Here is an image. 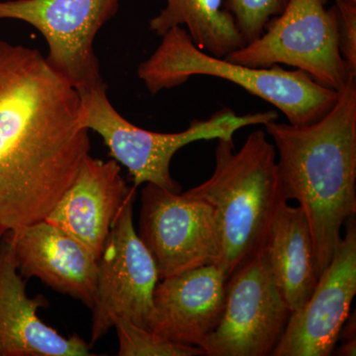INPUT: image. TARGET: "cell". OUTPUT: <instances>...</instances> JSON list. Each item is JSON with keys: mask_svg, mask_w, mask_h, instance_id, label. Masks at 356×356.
Segmentation results:
<instances>
[{"mask_svg": "<svg viewBox=\"0 0 356 356\" xmlns=\"http://www.w3.org/2000/svg\"><path fill=\"white\" fill-rule=\"evenodd\" d=\"M76 88L35 49L0 41V229L46 219L90 151Z\"/></svg>", "mask_w": 356, "mask_h": 356, "instance_id": "1", "label": "cell"}, {"mask_svg": "<svg viewBox=\"0 0 356 356\" xmlns=\"http://www.w3.org/2000/svg\"><path fill=\"white\" fill-rule=\"evenodd\" d=\"M277 156L287 200H297L310 227L318 276L329 266L341 228L356 214V79L320 120L264 124Z\"/></svg>", "mask_w": 356, "mask_h": 356, "instance_id": "2", "label": "cell"}, {"mask_svg": "<svg viewBox=\"0 0 356 356\" xmlns=\"http://www.w3.org/2000/svg\"><path fill=\"white\" fill-rule=\"evenodd\" d=\"M186 192L214 211L221 245L217 266L228 280L264 250L274 218L288 202L275 147L264 130L250 133L238 151L234 139L218 140L214 172Z\"/></svg>", "mask_w": 356, "mask_h": 356, "instance_id": "3", "label": "cell"}, {"mask_svg": "<svg viewBox=\"0 0 356 356\" xmlns=\"http://www.w3.org/2000/svg\"><path fill=\"white\" fill-rule=\"evenodd\" d=\"M161 37V43L137 72L153 95L181 86L191 76L219 77L270 103L295 126L320 120L339 97L337 91L316 83L300 70L252 67L211 56L199 49L182 27L172 28Z\"/></svg>", "mask_w": 356, "mask_h": 356, "instance_id": "4", "label": "cell"}, {"mask_svg": "<svg viewBox=\"0 0 356 356\" xmlns=\"http://www.w3.org/2000/svg\"><path fill=\"white\" fill-rule=\"evenodd\" d=\"M79 121L102 136L110 156L127 168L133 186L152 184L172 192L181 191L170 173L173 156L197 140H232L241 129L277 120L275 111L238 115L222 108L206 120H192L186 130L156 133L134 125L109 102L106 86L79 92Z\"/></svg>", "mask_w": 356, "mask_h": 356, "instance_id": "5", "label": "cell"}, {"mask_svg": "<svg viewBox=\"0 0 356 356\" xmlns=\"http://www.w3.org/2000/svg\"><path fill=\"white\" fill-rule=\"evenodd\" d=\"M325 4V0H289L261 37L225 58L252 67L290 65L339 92L356 74L339 51L336 9Z\"/></svg>", "mask_w": 356, "mask_h": 356, "instance_id": "6", "label": "cell"}, {"mask_svg": "<svg viewBox=\"0 0 356 356\" xmlns=\"http://www.w3.org/2000/svg\"><path fill=\"white\" fill-rule=\"evenodd\" d=\"M136 191L133 186L115 218L97 259L90 346L114 327L119 318L149 329L159 276L153 255L134 226Z\"/></svg>", "mask_w": 356, "mask_h": 356, "instance_id": "7", "label": "cell"}, {"mask_svg": "<svg viewBox=\"0 0 356 356\" xmlns=\"http://www.w3.org/2000/svg\"><path fill=\"white\" fill-rule=\"evenodd\" d=\"M120 0H6L0 19L23 21L48 44L46 60L77 92L106 86L93 42L117 13Z\"/></svg>", "mask_w": 356, "mask_h": 356, "instance_id": "8", "label": "cell"}, {"mask_svg": "<svg viewBox=\"0 0 356 356\" xmlns=\"http://www.w3.org/2000/svg\"><path fill=\"white\" fill-rule=\"evenodd\" d=\"M290 315L262 250L227 281L221 321L199 348L206 356L271 355Z\"/></svg>", "mask_w": 356, "mask_h": 356, "instance_id": "9", "label": "cell"}, {"mask_svg": "<svg viewBox=\"0 0 356 356\" xmlns=\"http://www.w3.org/2000/svg\"><path fill=\"white\" fill-rule=\"evenodd\" d=\"M140 199L138 235L153 255L159 280L218 264L221 245L211 206L152 184L145 185Z\"/></svg>", "mask_w": 356, "mask_h": 356, "instance_id": "10", "label": "cell"}, {"mask_svg": "<svg viewBox=\"0 0 356 356\" xmlns=\"http://www.w3.org/2000/svg\"><path fill=\"white\" fill-rule=\"evenodd\" d=\"M346 226V235L313 294L299 311L291 313L271 355L329 356L334 353L356 294L355 216Z\"/></svg>", "mask_w": 356, "mask_h": 356, "instance_id": "11", "label": "cell"}, {"mask_svg": "<svg viewBox=\"0 0 356 356\" xmlns=\"http://www.w3.org/2000/svg\"><path fill=\"white\" fill-rule=\"evenodd\" d=\"M227 281L217 264L159 280L154 288L149 330L175 343L200 346L221 321Z\"/></svg>", "mask_w": 356, "mask_h": 356, "instance_id": "12", "label": "cell"}, {"mask_svg": "<svg viewBox=\"0 0 356 356\" xmlns=\"http://www.w3.org/2000/svg\"><path fill=\"white\" fill-rule=\"evenodd\" d=\"M132 188L115 159L105 161L88 154L44 220L76 238L98 259Z\"/></svg>", "mask_w": 356, "mask_h": 356, "instance_id": "13", "label": "cell"}, {"mask_svg": "<svg viewBox=\"0 0 356 356\" xmlns=\"http://www.w3.org/2000/svg\"><path fill=\"white\" fill-rule=\"evenodd\" d=\"M4 238L23 278H38L92 308L97 259L76 238L46 220L7 232Z\"/></svg>", "mask_w": 356, "mask_h": 356, "instance_id": "14", "label": "cell"}, {"mask_svg": "<svg viewBox=\"0 0 356 356\" xmlns=\"http://www.w3.org/2000/svg\"><path fill=\"white\" fill-rule=\"evenodd\" d=\"M44 296L30 298L13 248L2 238L0 248V356H88L90 343L65 337L39 318Z\"/></svg>", "mask_w": 356, "mask_h": 356, "instance_id": "15", "label": "cell"}, {"mask_svg": "<svg viewBox=\"0 0 356 356\" xmlns=\"http://www.w3.org/2000/svg\"><path fill=\"white\" fill-rule=\"evenodd\" d=\"M264 250L290 311H299L320 278L310 227L300 206L294 207L288 202L281 205Z\"/></svg>", "mask_w": 356, "mask_h": 356, "instance_id": "16", "label": "cell"}, {"mask_svg": "<svg viewBox=\"0 0 356 356\" xmlns=\"http://www.w3.org/2000/svg\"><path fill=\"white\" fill-rule=\"evenodd\" d=\"M224 0H166V6L149 21L158 36L186 26L196 46L216 58H226L245 43L233 15L222 8Z\"/></svg>", "mask_w": 356, "mask_h": 356, "instance_id": "17", "label": "cell"}, {"mask_svg": "<svg viewBox=\"0 0 356 356\" xmlns=\"http://www.w3.org/2000/svg\"><path fill=\"white\" fill-rule=\"evenodd\" d=\"M114 329L118 337L120 356H199L205 355L199 346L175 343L129 321L119 318Z\"/></svg>", "mask_w": 356, "mask_h": 356, "instance_id": "18", "label": "cell"}, {"mask_svg": "<svg viewBox=\"0 0 356 356\" xmlns=\"http://www.w3.org/2000/svg\"><path fill=\"white\" fill-rule=\"evenodd\" d=\"M289 0H226L225 8L233 15L245 43H252L280 15Z\"/></svg>", "mask_w": 356, "mask_h": 356, "instance_id": "19", "label": "cell"}, {"mask_svg": "<svg viewBox=\"0 0 356 356\" xmlns=\"http://www.w3.org/2000/svg\"><path fill=\"white\" fill-rule=\"evenodd\" d=\"M339 51L351 72L356 74V0H336Z\"/></svg>", "mask_w": 356, "mask_h": 356, "instance_id": "20", "label": "cell"}, {"mask_svg": "<svg viewBox=\"0 0 356 356\" xmlns=\"http://www.w3.org/2000/svg\"><path fill=\"white\" fill-rule=\"evenodd\" d=\"M355 314H353V317L350 318V320H348V317L343 327H341V332H339V339L341 337L344 341L355 339Z\"/></svg>", "mask_w": 356, "mask_h": 356, "instance_id": "21", "label": "cell"}, {"mask_svg": "<svg viewBox=\"0 0 356 356\" xmlns=\"http://www.w3.org/2000/svg\"><path fill=\"white\" fill-rule=\"evenodd\" d=\"M336 355L341 356H355L356 355V339L351 341H344L343 344L339 346Z\"/></svg>", "mask_w": 356, "mask_h": 356, "instance_id": "22", "label": "cell"}, {"mask_svg": "<svg viewBox=\"0 0 356 356\" xmlns=\"http://www.w3.org/2000/svg\"><path fill=\"white\" fill-rule=\"evenodd\" d=\"M4 233L0 229V248H1L2 238H3Z\"/></svg>", "mask_w": 356, "mask_h": 356, "instance_id": "23", "label": "cell"}, {"mask_svg": "<svg viewBox=\"0 0 356 356\" xmlns=\"http://www.w3.org/2000/svg\"><path fill=\"white\" fill-rule=\"evenodd\" d=\"M325 2H327V0H325Z\"/></svg>", "mask_w": 356, "mask_h": 356, "instance_id": "24", "label": "cell"}]
</instances>
